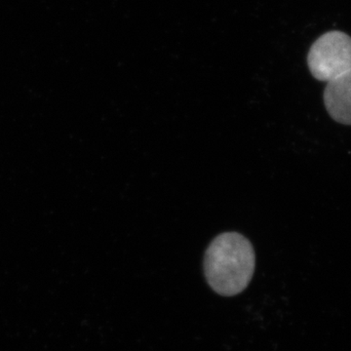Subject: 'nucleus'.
Returning <instances> with one entry per match:
<instances>
[{
  "mask_svg": "<svg viewBox=\"0 0 351 351\" xmlns=\"http://www.w3.org/2000/svg\"><path fill=\"white\" fill-rule=\"evenodd\" d=\"M323 99L328 113L335 121L351 125V69L327 83Z\"/></svg>",
  "mask_w": 351,
  "mask_h": 351,
  "instance_id": "nucleus-3",
  "label": "nucleus"
},
{
  "mask_svg": "<svg viewBox=\"0 0 351 351\" xmlns=\"http://www.w3.org/2000/svg\"><path fill=\"white\" fill-rule=\"evenodd\" d=\"M307 66L315 80L330 82L351 69V38L345 32H328L314 41Z\"/></svg>",
  "mask_w": 351,
  "mask_h": 351,
  "instance_id": "nucleus-2",
  "label": "nucleus"
},
{
  "mask_svg": "<svg viewBox=\"0 0 351 351\" xmlns=\"http://www.w3.org/2000/svg\"><path fill=\"white\" fill-rule=\"evenodd\" d=\"M256 256L251 242L237 232L218 235L208 247L204 271L210 287L219 295L232 297L250 283Z\"/></svg>",
  "mask_w": 351,
  "mask_h": 351,
  "instance_id": "nucleus-1",
  "label": "nucleus"
}]
</instances>
